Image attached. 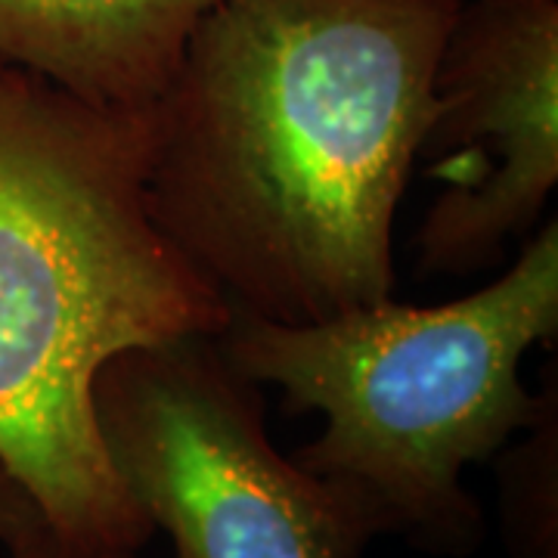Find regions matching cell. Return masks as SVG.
<instances>
[{"mask_svg": "<svg viewBox=\"0 0 558 558\" xmlns=\"http://www.w3.org/2000/svg\"><path fill=\"white\" fill-rule=\"evenodd\" d=\"M462 0H211L149 106L159 230L230 307L314 323L395 292V218Z\"/></svg>", "mask_w": 558, "mask_h": 558, "instance_id": "obj_1", "label": "cell"}, {"mask_svg": "<svg viewBox=\"0 0 558 558\" xmlns=\"http://www.w3.org/2000/svg\"><path fill=\"white\" fill-rule=\"evenodd\" d=\"M149 109L0 57V465L60 534H156L106 457L94 379L128 348L218 336L230 304L159 230Z\"/></svg>", "mask_w": 558, "mask_h": 558, "instance_id": "obj_2", "label": "cell"}, {"mask_svg": "<svg viewBox=\"0 0 558 558\" xmlns=\"http://www.w3.org/2000/svg\"><path fill=\"white\" fill-rule=\"evenodd\" d=\"M558 336V223L546 220L484 289L444 304L379 301L314 323L230 307L220 351L242 376L279 385L286 413H319L326 432L295 453L357 506L376 534L462 556L481 509L462 487L553 400L521 381V360Z\"/></svg>", "mask_w": 558, "mask_h": 558, "instance_id": "obj_3", "label": "cell"}, {"mask_svg": "<svg viewBox=\"0 0 558 558\" xmlns=\"http://www.w3.org/2000/svg\"><path fill=\"white\" fill-rule=\"evenodd\" d=\"M218 336L128 348L94 379L106 457L178 558H363L369 519L267 438Z\"/></svg>", "mask_w": 558, "mask_h": 558, "instance_id": "obj_4", "label": "cell"}, {"mask_svg": "<svg viewBox=\"0 0 558 558\" xmlns=\"http://www.w3.org/2000/svg\"><path fill=\"white\" fill-rule=\"evenodd\" d=\"M416 161L444 183L416 270L478 274L527 242L558 183V0H462Z\"/></svg>", "mask_w": 558, "mask_h": 558, "instance_id": "obj_5", "label": "cell"}, {"mask_svg": "<svg viewBox=\"0 0 558 558\" xmlns=\"http://www.w3.org/2000/svg\"><path fill=\"white\" fill-rule=\"evenodd\" d=\"M211 0H0V57L84 100L149 109Z\"/></svg>", "mask_w": 558, "mask_h": 558, "instance_id": "obj_6", "label": "cell"}, {"mask_svg": "<svg viewBox=\"0 0 558 558\" xmlns=\"http://www.w3.org/2000/svg\"><path fill=\"white\" fill-rule=\"evenodd\" d=\"M10 558H143L140 549H112V546H94L60 534L53 524H38L13 546H7Z\"/></svg>", "mask_w": 558, "mask_h": 558, "instance_id": "obj_7", "label": "cell"}, {"mask_svg": "<svg viewBox=\"0 0 558 558\" xmlns=\"http://www.w3.org/2000/svg\"><path fill=\"white\" fill-rule=\"evenodd\" d=\"M44 521L47 519L40 515L38 502L28 497V490L20 481L0 465V543L13 546L16 539L35 531Z\"/></svg>", "mask_w": 558, "mask_h": 558, "instance_id": "obj_8", "label": "cell"}]
</instances>
